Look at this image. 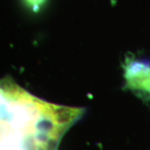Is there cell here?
<instances>
[{
    "mask_svg": "<svg viewBox=\"0 0 150 150\" xmlns=\"http://www.w3.org/2000/svg\"><path fill=\"white\" fill-rule=\"evenodd\" d=\"M44 2L45 0H24V3L34 11H37Z\"/></svg>",
    "mask_w": 150,
    "mask_h": 150,
    "instance_id": "6da1fadb",
    "label": "cell"
}]
</instances>
